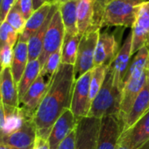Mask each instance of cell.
Returning <instances> with one entry per match:
<instances>
[{
    "instance_id": "17",
    "label": "cell",
    "mask_w": 149,
    "mask_h": 149,
    "mask_svg": "<svg viewBox=\"0 0 149 149\" xmlns=\"http://www.w3.org/2000/svg\"><path fill=\"white\" fill-rule=\"evenodd\" d=\"M0 91H1V100L4 105L12 107L19 106L18 86L14 82L11 68L1 69Z\"/></svg>"
},
{
    "instance_id": "5",
    "label": "cell",
    "mask_w": 149,
    "mask_h": 149,
    "mask_svg": "<svg viewBox=\"0 0 149 149\" xmlns=\"http://www.w3.org/2000/svg\"><path fill=\"white\" fill-rule=\"evenodd\" d=\"M99 34L100 31H90L83 35L78 47L77 61L74 65L76 80L94 68L95 51Z\"/></svg>"
},
{
    "instance_id": "3",
    "label": "cell",
    "mask_w": 149,
    "mask_h": 149,
    "mask_svg": "<svg viewBox=\"0 0 149 149\" xmlns=\"http://www.w3.org/2000/svg\"><path fill=\"white\" fill-rule=\"evenodd\" d=\"M121 92L114 86L111 67L109 66L104 82L91 103L88 117L101 118L108 115H118Z\"/></svg>"
},
{
    "instance_id": "35",
    "label": "cell",
    "mask_w": 149,
    "mask_h": 149,
    "mask_svg": "<svg viewBox=\"0 0 149 149\" xmlns=\"http://www.w3.org/2000/svg\"><path fill=\"white\" fill-rule=\"evenodd\" d=\"M33 149H50L47 139L37 137L35 139V143H34Z\"/></svg>"
},
{
    "instance_id": "9",
    "label": "cell",
    "mask_w": 149,
    "mask_h": 149,
    "mask_svg": "<svg viewBox=\"0 0 149 149\" xmlns=\"http://www.w3.org/2000/svg\"><path fill=\"white\" fill-rule=\"evenodd\" d=\"M100 119L85 117L78 120L76 128V149H97Z\"/></svg>"
},
{
    "instance_id": "38",
    "label": "cell",
    "mask_w": 149,
    "mask_h": 149,
    "mask_svg": "<svg viewBox=\"0 0 149 149\" xmlns=\"http://www.w3.org/2000/svg\"><path fill=\"white\" fill-rule=\"evenodd\" d=\"M118 149H131V148H128V147H125V146H118ZM137 149H149V140L147 142H146L145 144H143L142 146H140L139 147H138Z\"/></svg>"
},
{
    "instance_id": "2",
    "label": "cell",
    "mask_w": 149,
    "mask_h": 149,
    "mask_svg": "<svg viewBox=\"0 0 149 149\" xmlns=\"http://www.w3.org/2000/svg\"><path fill=\"white\" fill-rule=\"evenodd\" d=\"M148 68L149 51L145 46L135 54L133 59L129 64L123 82L119 106V118L122 124L139 94L146 84Z\"/></svg>"
},
{
    "instance_id": "42",
    "label": "cell",
    "mask_w": 149,
    "mask_h": 149,
    "mask_svg": "<svg viewBox=\"0 0 149 149\" xmlns=\"http://www.w3.org/2000/svg\"><path fill=\"white\" fill-rule=\"evenodd\" d=\"M146 47H147V49H148V51H149V40H148V41H147V43H146Z\"/></svg>"
},
{
    "instance_id": "34",
    "label": "cell",
    "mask_w": 149,
    "mask_h": 149,
    "mask_svg": "<svg viewBox=\"0 0 149 149\" xmlns=\"http://www.w3.org/2000/svg\"><path fill=\"white\" fill-rule=\"evenodd\" d=\"M58 149H76V130L72 131L60 144Z\"/></svg>"
},
{
    "instance_id": "28",
    "label": "cell",
    "mask_w": 149,
    "mask_h": 149,
    "mask_svg": "<svg viewBox=\"0 0 149 149\" xmlns=\"http://www.w3.org/2000/svg\"><path fill=\"white\" fill-rule=\"evenodd\" d=\"M58 50L52 54L48 59L47 60L45 65L42 67L40 74L43 76L48 82L51 81L54 74L59 68L61 63V50Z\"/></svg>"
},
{
    "instance_id": "13",
    "label": "cell",
    "mask_w": 149,
    "mask_h": 149,
    "mask_svg": "<svg viewBox=\"0 0 149 149\" xmlns=\"http://www.w3.org/2000/svg\"><path fill=\"white\" fill-rule=\"evenodd\" d=\"M149 140V111L129 129L124 131L119 139V146L137 149Z\"/></svg>"
},
{
    "instance_id": "37",
    "label": "cell",
    "mask_w": 149,
    "mask_h": 149,
    "mask_svg": "<svg viewBox=\"0 0 149 149\" xmlns=\"http://www.w3.org/2000/svg\"><path fill=\"white\" fill-rule=\"evenodd\" d=\"M5 123V107L2 102H0V131L2 130Z\"/></svg>"
},
{
    "instance_id": "12",
    "label": "cell",
    "mask_w": 149,
    "mask_h": 149,
    "mask_svg": "<svg viewBox=\"0 0 149 149\" xmlns=\"http://www.w3.org/2000/svg\"><path fill=\"white\" fill-rule=\"evenodd\" d=\"M132 32L128 34L121 46L117 56L111 63V70L113 74V84L114 86L121 92L123 87V82L126 74L130 60L132 55Z\"/></svg>"
},
{
    "instance_id": "39",
    "label": "cell",
    "mask_w": 149,
    "mask_h": 149,
    "mask_svg": "<svg viewBox=\"0 0 149 149\" xmlns=\"http://www.w3.org/2000/svg\"><path fill=\"white\" fill-rule=\"evenodd\" d=\"M0 149H15L8 145H6V144H2V143H0Z\"/></svg>"
},
{
    "instance_id": "40",
    "label": "cell",
    "mask_w": 149,
    "mask_h": 149,
    "mask_svg": "<svg viewBox=\"0 0 149 149\" xmlns=\"http://www.w3.org/2000/svg\"><path fill=\"white\" fill-rule=\"evenodd\" d=\"M67 1H69V0H55V4L60 5V4L65 3V2H67Z\"/></svg>"
},
{
    "instance_id": "33",
    "label": "cell",
    "mask_w": 149,
    "mask_h": 149,
    "mask_svg": "<svg viewBox=\"0 0 149 149\" xmlns=\"http://www.w3.org/2000/svg\"><path fill=\"white\" fill-rule=\"evenodd\" d=\"M17 0H2L1 7H0V24L4 22Z\"/></svg>"
},
{
    "instance_id": "45",
    "label": "cell",
    "mask_w": 149,
    "mask_h": 149,
    "mask_svg": "<svg viewBox=\"0 0 149 149\" xmlns=\"http://www.w3.org/2000/svg\"><path fill=\"white\" fill-rule=\"evenodd\" d=\"M107 1H108V3H109V2H111V0H107Z\"/></svg>"
},
{
    "instance_id": "25",
    "label": "cell",
    "mask_w": 149,
    "mask_h": 149,
    "mask_svg": "<svg viewBox=\"0 0 149 149\" xmlns=\"http://www.w3.org/2000/svg\"><path fill=\"white\" fill-rule=\"evenodd\" d=\"M83 35L80 33L70 35L65 33L61 46V63L68 65H74L77 61L79 44Z\"/></svg>"
},
{
    "instance_id": "4",
    "label": "cell",
    "mask_w": 149,
    "mask_h": 149,
    "mask_svg": "<svg viewBox=\"0 0 149 149\" xmlns=\"http://www.w3.org/2000/svg\"><path fill=\"white\" fill-rule=\"evenodd\" d=\"M146 1L147 0H111L106 6L102 27H132L139 9Z\"/></svg>"
},
{
    "instance_id": "14",
    "label": "cell",
    "mask_w": 149,
    "mask_h": 149,
    "mask_svg": "<svg viewBox=\"0 0 149 149\" xmlns=\"http://www.w3.org/2000/svg\"><path fill=\"white\" fill-rule=\"evenodd\" d=\"M132 54H134L145 47L149 40V0L140 6L132 27Z\"/></svg>"
},
{
    "instance_id": "30",
    "label": "cell",
    "mask_w": 149,
    "mask_h": 149,
    "mask_svg": "<svg viewBox=\"0 0 149 149\" xmlns=\"http://www.w3.org/2000/svg\"><path fill=\"white\" fill-rule=\"evenodd\" d=\"M6 21L12 27H13L19 33V35L23 33V31L26 27V19L23 17V15L19 12L16 4L13 6V7L9 12V13L6 19Z\"/></svg>"
},
{
    "instance_id": "19",
    "label": "cell",
    "mask_w": 149,
    "mask_h": 149,
    "mask_svg": "<svg viewBox=\"0 0 149 149\" xmlns=\"http://www.w3.org/2000/svg\"><path fill=\"white\" fill-rule=\"evenodd\" d=\"M149 111V89L148 86L143 88L136 98L132 107L129 113L125 117L123 123V132L132 126L137 121H139L146 112Z\"/></svg>"
},
{
    "instance_id": "11",
    "label": "cell",
    "mask_w": 149,
    "mask_h": 149,
    "mask_svg": "<svg viewBox=\"0 0 149 149\" xmlns=\"http://www.w3.org/2000/svg\"><path fill=\"white\" fill-rule=\"evenodd\" d=\"M50 82L40 74L35 82L30 86L23 98L19 102V106L24 110L26 115L30 118L34 117V114L43 100Z\"/></svg>"
},
{
    "instance_id": "23",
    "label": "cell",
    "mask_w": 149,
    "mask_h": 149,
    "mask_svg": "<svg viewBox=\"0 0 149 149\" xmlns=\"http://www.w3.org/2000/svg\"><path fill=\"white\" fill-rule=\"evenodd\" d=\"M28 45L27 42L18 41L13 49V58L12 63V73L15 84H19L22 74L28 63Z\"/></svg>"
},
{
    "instance_id": "21",
    "label": "cell",
    "mask_w": 149,
    "mask_h": 149,
    "mask_svg": "<svg viewBox=\"0 0 149 149\" xmlns=\"http://www.w3.org/2000/svg\"><path fill=\"white\" fill-rule=\"evenodd\" d=\"M59 5L54 4L53 5L51 11L49 13V15L47 16L46 21L44 24L41 26V27L30 38V40L27 42L28 45V60L29 61L38 60L43 48V42H44V38L47 30V27L49 26V23L52 19V17L58 8Z\"/></svg>"
},
{
    "instance_id": "8",
    "label": "cell",
    "mask_w": 149,
    "mask_h": 149,
    "mask_svg": "<svg viewBox=\"0 0 149 149\" xmlns=\"http://www.w3.org/2000/svg\"><path fill=\"white\" fill-rule=\"evenodd\" d=\"M123 132V124L118 115L101 118L97 138V149H118Z\"/></svg>"
},
{
    "instance_id": "1",
    "label": "cell",
    "mask_w": 149,
    "mask_h": 149,
    "mask_svg": "<svg viewBox=\"0 0 149 149\" xmlns=\"http://www.w3.org/2000/svg\"><path fill=\"white\" fill-rule=\"evenodd\" d=\"M74 82V66L61 63L33 117L37 137L47 139L56 120L70 109Z\"/></svg>"
},
{
    "instance_id": "31",
    "label": "cell",
    "mask_w": 149,
    "mask_h": 149,
    "mask_svg": "<svg viewBox=\"0 0 149 149\" xmlns=\"http://www.w3.org/2000/svg\"><path fill=\"white\" fill-rule=\"evenodd\" d=\"M13 49L14 47L9 44H5L0 47V68L1 69L12 67Z\"/></svg>"
},
{
    "instance_id": "6",
    "label": "cell",
    "mask_w": 149,
    "mask_h": 149,
    "mask_svg": "<svg viewBox=\"0 0 149 149\" xmlns=\"http://www.w3.org/2000/svg\"><path fill=\"white\" fill-rule=\"evenodd\" d=\"M64 36H65V27L58 6L47 27L44 38L42 52L38 59L40 63L41 68L45 65L48 57L52 54L61 48Z\"/></svg>"
},
{
    "instance_id": "29",
    "label": "cell",
    "mask_w": 149,
    "mask_h": 149,
    "mask_svg": "<svg viewBox=\"0 0 149 149\" xmlns=\"http://www.w3.org/2000/svg\"><path fill=\"white\" fill-rule=\"evenodd\" d=\"M19 33L6 20L0 24V47L9 44L14 47L19 41Z\"/></svg>"
},
{
    "instance_id": "44",
    "label": "cell",
    "mask_w": 149,
    "mask_h": 149,
    "mask_svg": "<svg viewBox=\"0 0 149 149\" xmlns=\"http://www.w3.org/2000/svg\"><path fill=\"white\" fill-rule=\"evenodd\" d=\"M1 4H2V0H0V7H1Z\"/></svg>"
},
{
    "instance_id": "41",
    "label": "cell",
    "mask_w": 149,
    "mask_h": 149,
    "mask_svg": "<svg viewBox=\"0 0 149 149\" xmlns=\"http://www.w3.org/2000/svg\"><path fill=\"white\" fill-rule=\"evenodd\" d=\"M146 85L148 86V89H149V68L147 69V77H146Z\"/></svg>"
},
{
    "instance_id": "32",
    "label": "cell",
    "mask_w": 149,
    "mask_h": 149,
    "mask_svg": "<svg viewBox=\"0 0 149 149\" xmlns=\"http://www.w3.org/2000/svg\"><path fill=\"white\" fill-rule=\"evenodd\" d=\"M16 6L26 21L34 13L33 0H17Z\"/></svg>"
},
{
    "instance_id": "7",
    "label": "cell",
    "mask_w": 149,
    "mask_h": 149,
    "mask_svg": "<svg viewBox=\"0 0 149 149\" xmlns=\"http://www.w3.org/2000/svg\"><path fill=\"white\" fill-rule=\"evenodd\" d=\"M91 70L76 80L74 85L70 110L77 120L88 117L91 102L90 99V84Z\"/></svg>"
},
{
    "instance_id": "15",
    "label": "cell",
    "mask_w": 149,
    "mask_h": 149,
    "mask_svg": "<svg viewBox=\"0 0 149 149\" xmlns=\"http://www.w3.org/2000/svg\"><path fill=\"white\" fill-rule=\"evenodd\" d=\"M36 138V126L33 118H30L19 130L0 138V143L8 145L15 149H33Z\"/></svg>"
},
{
    "instance_id": "43",
    "label": "cell",
    "mask_w": 149,
    "mask_h": 149,
    "mask_svg": "<svg viewBox=\"0 0 149 149\" xmlns=\"http://www.w3.org/2000/svg\"><path fill=\"white\" fill-rule=\"evenodd\" d=\"M0 73H1V68H0ZM0 102H2V100H1V91H0Z\"/></svg>"
},
{
    "instance_id": "27",
    "label": "cell",
    "mask_w": 149,
    "mask_h": 149,
    "mask_svg": "<svg viewBox=\"0 0 149 149\" xmlns=\"http://www.w3.org/2000/svg\"><path fill=\"white\" fill-rule=\"evenodd\" d=\"M107 69L108 67L106 66H97L94 67V68L91 70V77L90 84V99L91 103L97 95L99 90L101 89L104 82Z\"/></svg>"
},
{
    "instance_id": "16",
    "label": "cell",
    "mask_w": 149,
    "mask_h": 149,
    "mask_svg": "<svg viewBox=\"0 0 149 149\" xmlns=\"http://www.w3.org/2000/svg\"><path fill=\"white\" fill-rule=\"evenodd\" d=\"M78 120L74 118L70 109L65 111L54 123L47 139L50 149H58L60 144L74 130H76Z\"/></svg>"
},
{
    "instance_id": "26",
    "label": "cell",
    "mask_w": 149,
    "mask_h": 149,
    "mask_svg": "<svg viewBox=\"0 0 149 149\" xmlns=\"http://www.w3.org/2000/svg\"><path fill=\"white\" fill-rule=\"evenodd\" d=\"M41 71V66L39 60H34L32 61H28L26 68L22 74V77L18 84V92L19 102L26 93L27 90L30 86L35 82L38 78Z\"/></svg>"
},
{
    "instance_id": "10",
    "label": "cell",
    "mask_w": 149,
    "mask_h": 149,
    "mask_svg": "<svg viewBox=\"0 0 149 149\" xmlns=\"http://www.w3.org/2000/svg\"><path fill=\"white\" fill-rule=\"evenodd\" d=\"M119 49V40L114 33H101L96 47L94 67L111 66Z\"/></svg>"
},
{
    "instance_id": "22",
    "label": "cell",
    "mask_w": 149,
    "mask_h": 149,
    "mask_svg": "<svg viewBox=\"0 0 149 149\" xmlns=\"http://www.w3.org/2000/svg\"><path fill=\"white\" fill-rule=\"evenodd\" d=\"M95 0H77V18L78 33L84 35L92 30Z\"/></svg>"
},
{
    "instance_id": "24",
    "label": "cell",
    "mask_w": 149,
    "mask_h": 149,
    "mask_svg": "<svg viewBox=\"0 0 149 149\" xmlns=\"http://www.w3.org/2000/svg\"><path fill=\"white\" fill-rule=\"evenodd\" d=\"M77 0H69L59 5L61 19L65 27V33L70 35L78 34L77 18Z\"/></svg>"
},
{
    "instance_id": "36",
    "label": "cell",
    "mask_w": 149,
    "mask_h": 149,
    "mask_svg": "<svg viewBox=\"0 0 149 149\" xmlns=\"http://www.w3.org/2000/svg\"><path fill=\"white\" fill-rule=\"evenodd\" d=\"M33 9L34 11H36L37 9H39L40 6H42L43 5L49 3V4H55V0H33Z\"/></svg>"
},
{
    "instance_id": "20",
    "label": "cell",
    "mask_w": 149,
    "mask_h": 149,
    "mask_svg": "<svg viewBox=\"0 0 149 149\" xmlns=\"http://www.w3.org/2000/svg\"><path fill=\"white\" fill-rule=\"evenodd\" d=\"M52 6V4L47 3L40 6L39 9H37L36 11H34L33 15L27 19L26 27L23 33L19 35V41L28 42L30 38L41 27V26L46 21L47 16L49 15Z\"/></svg>"
},
{
    "instance_id": "18",
    "label": "cell",
    "mask_w": 149,
    "mask_h": 149,
    "mask_svg": "<svg viewBox=\"0 0 149 149\" xmlns=\"http://www.w3.org/2000/svg\"><path fill=\"white\" fill-rule=\"evenodd\" d=\"M4 107L5 123L2 130L0 131V138L19 130L28 119L33 118L28 117L20 106L12 107L4 105Z\"/></svg>"
}]
</instances>
